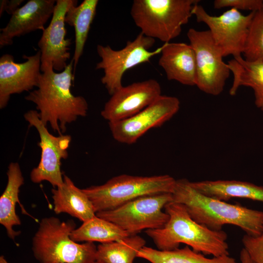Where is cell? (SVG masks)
Here are the masks:
<instances>
[{"label":"cell","instance_id":"12","mask_svg":"<svg viewBox=\"0 0 263 263\" xmlns=\"http://www.w3.org/2000/svg\"><path fill=\"white\" fill-rule=\"evenodd\" d=\"M180 102L175 96L160 95L144 109L128 118L109 123L113 138L132 144L150 129L160 127L179 111Z\"/></svg>","mask_w":263,"mask_h":263},{"label":"cell","instance_id":"13","mask_svg":"<svg viewBox=\"0 0 263 263\" xmlns=\"http://www.w3.org/2000/svg\"><path fill=\"white\" fill-rule=\"evenodd\" d=\"M75 0H57L49 25L42 31L38 45L40 52L41 71L52 67L58 72L68 65L71 40L66 38L65 18L70 6Z\"/></svg>","mask_w":263,"mask_h":263},{"label":"cell","instance_id":"20","mask_svg":"<svg viewBox=\"0 0 263 263\" xmlns=\"http://www.w3.org/2000/svg\"><path fill=\"white\" fill-rule=\"evenodd\" d=\"M6 174L7 183L0 197V223L6 229L9 238L15 241L16 237L20 234V231H15L13 226L21 224L15 207L17 203L20 204L19 194L24 184V178L17 162L10 163Z\"/></svg>","mask_w":263,"mask_h":263},{"label":"cell","instance_id":"10","mask_svg":"<svg viewBox=\"0 0 263 263\" xmlns=\"http://www.w3.org/2000/svg\"><path fill=\"white\" fill-rule=\"evenodd\" d=\"M255 12L244 15L234 8L218 16L209 15L201 5L196 4L192 11L198 22H203L223 57L241 56L244 48L249 28Z\"/></svg>","mask_w":263,"mask_h":263},{"label":"cell","instance_id":"5","mask_svg":"<svg viewBox=\"0 0 263 263\" xmlns=\"http://www.w3.org/2000/svg\"><path fill=\"white\" fill-rule=\"evenodd\" d=\"M199 0H134L131 15L146 36L165 43L181 33Z\"/></svg>","mask_w":263,"mask_h":263},{"label":"cell","instance_id":"3","mask_svg":"<svg viewBox=\"0 0 263 263\" xmlns=\"http://www.w3.org/2000/svg\"><path fill=\"white\" fill-rule=\"evenodd\" d=\"M164 208L169 216L167 223L161 228L145 230L157 249L172 250L184 244L204 255H229L227 236L224 231L213 230L195 222L179 203L169 202Z\"/></svg>","mask_w":263,"mask_h":263},{"label":"cell","instance_id":"2","mask_svg":"<svg viewBox=\"0 0 263 263\" xmlns=\"http://www.w3.org/2000/svg\"><path fill=\"white\" fill-rule=\"evenodd\" d=\"M172 195L173 201L183 205L195 222L211 230H222L224 225H232L251 236L263 230V211L205 195L186 179L176 180Z\"/></svg>","mask_w":263,"mask_h":263},{"label":"cell","instance_id":"31","mask_svg":"<svg viewBox=\"0 0 263 263\" xmlns=\"http://www.w3.org/2000/svg\"><path fill=\"white\" fill-rule=\"evenodd\" d=\"M0 263H9L7 262L3 256L0 257Z\"/></svg>","mask_w":263,"mask_h":263},{"label":"cell","instance_id":"14","mask_svg":"<svg viewBox=\"0 0 263 263\" xmlns=\"http://www.w3.org/2000/svg\"><path fill=\"white\" fill-rule=\"evenodd\" d=\"M161 95L160 85L153 79L123 86L111 95L101 115L109 123L122 120L141 111Z\"/></svg>","mask_w":263,"mask_h":263},{"label":"cell","instance_id":"4","mask_svg":"<svg viewBox=\"0 0 263 263\" xmlns=\"http://www.w3.org/2000/svg\"><path fill=\"white\" fill-rule=\"evenodd\" d=\"M76 224L55 217L41 220L32 240V249L40 263H93L97 247L93 242L80 244L71 238Z\"/></svg>","mask_w":263,"mask_h":263},{"label":"cell","instance_id":"26","mask_svg":"<svg viewBox=\"0 0 263 263\" xmlns=\"http://www.w3.org/2000/svg\"><path fill=\"white\" fill-rule=\"evenodd\" d=\"M243 54L248 61H263V9L254 14Z\"/></svg>","mask_w":263,"mask_h":263},{"label":"cell","instance_id":"28","mask_svg":"<svg viewBox=\"0 0 263 263\" xmlns=\"http://www.w3.org/2000/svg\"><path fill=\"white\" fill-rule=\"evenodd\" d=\"M244 248L255 263H263V230L257 236L245 234L242 240Z\"/></svg>","mask_w":263,"mask_h":263},{"label":"cell","instance_id":"8","mask_svg":"<svg viewBox=\"0 0 263 263\" xmlns=\"http://www.w3.org/2000/svg\"><path fill=\"white\" fill-rule=\"evenodd\" d=\"M172 201L171 193L146 195L114 209L97 212L96 216L115 224L131 235H136L144 229L162 227L169 218L162 209Z\"/></svg>","mask_w":263,"mask_h":263},{"label":"cell","instance_id":"6","mask_svg":"<svg viewBox=\"0 0 263 263\" xmlns=\"http://www.w3.org/2000/svg\"><path fill=\"white\" fill-rule=\"evenodd\" d=\"M176 180L167 174L151 176L121 174L103 185L82 189L96 213L114 209L137 198L158 193H172Z\"/></svg>","mask_w":263,"mask_h":263},{"label":"cell","instance_id":"27","mask_svg":"<svg viewBox=\"0 0 263 263\" xmlns=\"http://www.w3.org/2000/svg\"><path fill=\"white\" fill-rule=\"evenodd\" d=\"M215 9L225 7L234 8L239 11H250L256 12L263 9L262 0H215L213 2Z\"/></svg>","mask_w":263,"mask_h":263},{"label":"cell","instance_id":"32","mask_svg":"<svg viewBox=\"0 0 263 263\" xmlns=\"http://www.w3.org/2000/svg\"><path fill=\"white\" fill-rule=\"evenodd\" d=\"M93 263H103L102 262H99V261H95Z\"/></svg>","mask_w":263,"mask_h":263},{"label":"cell","instance_id":"33","mask_svg":"<svg viewBox=\"0 0 263 263\" xmlns=\"http://www.w3.org/2000/svg\"></svg>","mask_w":263,"mask_h":263},{"label":"cell","instance_id":"34","mask_svg":"<svg viewBox=\"0 0 263 263\" xmlns=\"http://www.w3.org/2000/svg\"></svg>","mask_w":263,"mask_h":263},{"label":"cell","instance_id":"18","mask_svg":"<svg viewBox=\"0 0 263 263\" xmlns=\"http://www.w3.org/2000/svg\"><path fill=\"white\" fill-rule=\"evenodd\" d=\"M51 192L56 214L66 213L83 223L96 215L89 198L67 175H63L62 186L53 188Z\"/></svg>","mask_w":263,"mask_h":263},{"label":"cell","instance_id":"9","mask_svg":"<svg viewBox=\"0 0 263 263\" xmlns=\"http://www.w3.org/2000/svg\"><path fill=\"white\" fill-rule=\"evenodd\" d=\"M187 36L195 55L196 85L201 91L218 95L224 90L231 73L208 30L190 28Z\"/></svg>","mask_w":263,"mask_h":263},{"label":"cell","instance_id":"11","mask_svg":"<svg viewBox=\"0 0 263 263\" xmlns=\"http://www.w3.org/2000/svg\"><path fill=\"white\" fill-rule=\"evenodd\" d=\"M25 120L30 127L38 131L40 141L38 145L41 149V157L38 165L30 173V179L34 183L46 181L54 188L63 184V175L61 171L62 159L68 156L71 136L69 135L55 136L48 131L40 120L38 113L36 110H29L24 114Z\"/></svg>","mask_w":263,"mask_h":263},{"label":"cell","instance_id":"29","mask_svg":"<svg viewBox=\"0 0 263 263\" xmlns=\"http://www.w3.org/2000/svg\"><path fill=\"white\" fill-rule=\"evenodd\" d=\"M23 0H1L0 2V17L4 11L12 15L19 8Z\"/></svg>","mask_w":263,"mask_h":263},{"label":"cell","instance_id":"23","mask_svg":"<svg viewBox=\"0 0 263 263\" xmlns=\"http://www.w3.org/2000/svg\"><path fill=\"white\" fill-rule=\"evenodd\" d=\"M137 257L145 259L151 263H238L229 255L211 258L206 257L188 245L169 251L144 246L138 252Z\"/></svg>","mask_w":263,"mask_h":263},{"label":"cell","instance_id":"15","mask_svg":"<svg viewBox=\"0 0 263 263\" xmlns=\"http://www.w3.org/2000/svg\"><path fill=\"white\" fill-rule=\"evenodd\" d=\"M25 61L16 62L14 56L5 54L0 58V109L6 107L13 94L30 92L38 87L42 72L40 52L23 56Z\"/></svg>","mask_w":263,"mask_h":263},{"label":"cell","instance_id":"21","mask_svg":"<svg viewBox=\"0 0 263 263\" xmlns=\"http://www.w3.org/2000/svg\"><path fill=\"white\" fill-rule=\"evenodd\" d=\"M227 64L233 77L229 94L235 95L240 87H250L254 92L256 106L263 111V61H248L240 56Z\"/></svg>","mask_w":263,"mask_h":263},{"label":"cell","instance_id":"22","mask_svg":"<svg viewBox=\"0 0 263 263\" xmlns=\"http://www.w3.org/2000/svg\"><path fill=\"white\" fill-rule=\"evenodd\" d=\"M77 3V1L70 6L65 18V23L75 30V48L72 58L74 74L96 14L98 0H84L79 5Z\"/></svg>","mask_w":263,"mask_h":263},{"label":"cell","instance_id":"1","mask_svg":"<svg viewBox=\"0 0 263 263\" xmlns=\"http://www.w3.org/2000/svg\"><path fill=\"white\" fill-rule=\"evenodd\" d=\"M74 77L72 60L61 72H56L52 67H49L42 72L37 89L25 97L36 105L41 121L46 126L49 124L59 135L66 132L67 124L88 113L85 98L71 92Z\"/></svg>","mask_w":263,"mask_h":263},{"label":"cell","instance_id":"19","mask_svg":"<svg viewBox=\"0 0 263 263\" xmlns=\"http://www.w3.org/2000/svg\"><path fill=\"white\" fill-rule=\"evenodd\" d=\"M200 193L224 201L244 198L263 203V186L238 180H218L190 182Z\"/></svg>","mask_w":263,"mask_h":263},{"label":"cell","instance_id":"25","mask_svg":"<svg viewBox=\"0 0 263 263\" xmlns=\"http://www.w3.org/2000/svg\"><path fill=\"white\" fill-rule=\"evenodd\" d=\"M146 243L144 239L136 234L100 244L97 247L96 261L103 263H133Z\"/></svg>","mask_w":263,"mask_h":263},{"label":"cell","instance_id":"7","mask_svg":"<svg viewBox=\"0 0 263 263\" xmlns=\"http://www.w3.org/2000/svg\"><path fill=\"white\" fill-rule=\"evenodd\" d=\"M154 43L155 39L140 32L134 40L128 41L125 46L119 50L109 45L97 46L101 60L96 64L95 69L103 70L101 81L111 95L123 86L122 77L127 70L161 54L163 45L154 51L149 50Z\"/></svg>","mask_w":263,"mask_h":263},{"label":"cell","instance_id":"16","mask_svg":"<svg viewBox=\"0 0 263 263\" xmlns=\"http://www.w3.org/2000/svg\"><path fill=\"white\" fill-rule=\"evenodd\" d=\"M55 0H30L16 10L7 25L0 30V47L11 45L13 39L45 28L54 13Z\"/></svg>","mask_w":263,"mask_h":263},{"label":"cell","instance_id":"30","mask_svg":"<svg viewBox=\"0 0 263 263\" xmlns=\"http://www.w3.org/2000/svg\"><path fill=\"white\" fill-rule=\"evenodd\" d=\"M240 259L241 263H255L244 248L241 250Z\"/></svg>","mask_w":263,"mask_h":263},{"label":"cell","instance_id":"17","mask_svg":"<svg viewBox=\"0 0 263 263\" xmlns=\"http://www.w3.org/2000/svg\"><path fill=\"white\" fill-rule=\"evenodd\" d=\"M169 80L196 85V65L192 46L185 43H165L158 61Z\"/></svg>","mask_w":263,"mask_h":263},{"label":"cell","instance_id":"24","mask_svg":"<svg viewBox=\"0 0 263 263\" xmlns=\"http://www.w3.org/2000/svg\"><path fill=\"white\" fill-rule=\"evenodd\" d=\"M130 235L115 224L95 215L75 228L71 234V238L76 243L97 242L102 244L119 240Z\"/></svg>","mask_w":263,"mask_h":263}]
</instances>
